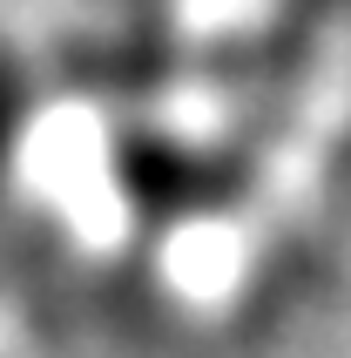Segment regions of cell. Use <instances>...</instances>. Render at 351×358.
Instances as JSON below:
<instances>
[{"mask_svg":"<svg viewBox=\"0 0 351 358\" xmlns=\"http://www.w3.org/2000/svg\"><path fill=\"white\" fill-rule=\"evenodd\" d=\"M338 169H345V176H351V142H345V149H338Z\"/></svg>","mask_w":351,"mask_h":358,"instance_id":"1","label":"cell"}]
</instances>
